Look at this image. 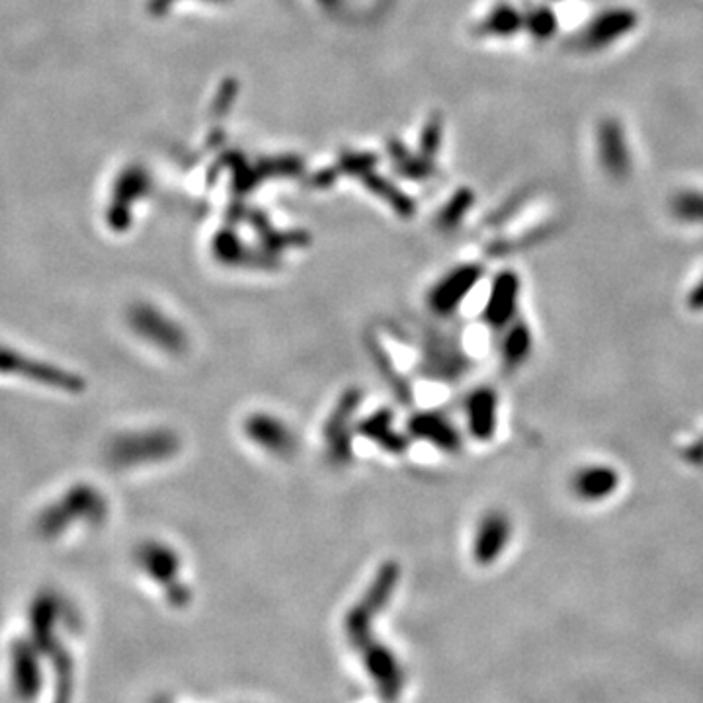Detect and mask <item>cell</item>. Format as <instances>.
Returning <instances> with one entry per match:
<instances>
[{"instance_id":"e0dca14e","label":"cell","mask_w":703,"mask_h":703,"mask_svg":"<svg viewBox=\"0 0 703 703\" xmlns=\"http://www.w3.org/2000/svg\"><path fill=\"white\" fill-rule=\"evenodd\" d=\"M633 22L635 19L628 10L602 14L601 19L594 20L589 29L584 32V46L589 49H601V47L608 46L611 41L621 38L623 34H628Z\"/></svg>"},{"instance_id":"277c9868","label":"cell","mask_w":703,"mask_h":703,"mask_svg":"<svg viewBox=\"0 0 703 703\" xmlns=\"http://www.w3.org/2000/svg\"><path fill=\"white\" fill-rule=\"evenodd\" d=\"M108 505L102 493L98 488L88 487V485H78L71 488L65 497L59 498L53 507L47 508L39 528L46 535H59L61 530H66L69 525L75 522H100L106 518Z\"/></svg>"},{"instance_id":"9c48e42d","label":"cell","mask_w":703,"mask_h":703,"mask_svg":"<svg viewBox=\"0 0 703 703\" xmlns=\"http://www.w3.org/2000/svg\"><path fill=\"white\" fill-rule=\"evenodd\" d=\"M500 416V399L490 385L473 387L463 399V422L469 438L478 444L495 440Z\"/></svg>"},{"instance_id":"8fae6325","label":"cell","mask_w":703,"mask_h":703,"mask_svg":"<svg viewBox=\"0 0 703 703\" xmlns=\"http://www.w3.org/2000/svg\"><path fill=\"white\" fill-rule=\"evenodd\" d=\"M357 436L374 444L377 450L384 451L387 456H393V458L404 456L411 446L409 434L399 431V426L395 422V413L387 407H379V409H374L372 413L360 416Z\"/></svg>"},{"instance_id":"2e32d148","label":"cell","mask_w":703,"mask_h":703,"mask_svg":"<svg viewBox=\"0 0 703 703\" xmlns=\"http://www.w3.org/2000/svg\"><path fill=\"white\" fill-rule=\"evenodd\" d=\"M500 347L498 356L502 360V366L507 369H518L524 366L525 362L534 352V332L525 325L524 320L510 323L505 330H500Z\"/></svg>"},{"instance_id":"30bf717a","label":"cell","mask_w":703,"mask_h":703,"mask_svg":"<svg viewBox=\"0 0 703 703\" xmlns=\"http://www.w3.org/2000/svg\"><path fill=\"white\" fill-rule=\"evenodd\" d=\"M520 290H522V283L518 274L512 270H502L493 278L487 301L483 305V315H481L488 328L500 332L510 323H514L520 310Z\"/></svg>"},{"instance_id":"5b68a950","label":"cell","mask_w":703,"mask_h":703,"mask_svg":"<svg viewBox=\"0 0 703 703\" xmlns=\"http://www.w3.org/2000/svg\"><path fill=\"white\" fill-rule=\"evenodd\" d=\"M241 431L244 440L274 460H291L300 450L298 432L280 414L253 411L244 416Z\"/></svg>"},{"instance_id":"d6986e66","label":"cell","mask_w":703,"mask_h":703,"mask_svg":"<svg viewBox=\"0 0 703 703\" xmlns=\"http://www.w3.org/2000/svg\"><path fill=\"white\" fill-rule=\"evenodd\" d=\"M675 214L688 223L703 226V192H684L675 199Z\"/></svg>"},{"instance_id":"7a4b0ae2","label":"cell","mask_w":703,"mask_h":703,"mask_svg":"<svg viewBox=\"0 0 703 703\" xmlns=\"http://www.w3.org/2000/svg\"><path fill=\"white\" fill-rule=\"evenodd\" d=\"M364 393L357 387L344 389L323 424V450L327 460L342 468L354 460V438L357 434L360 409Z\"/></svg>"},{"instance_id":"ffe728a7","label":"cell","mask_w":703,"mask_h":703,"mask_svg":"<svg viewBox=\"0 0 703 703\" xmlns=\"http://www.w3.org/2000/svg\"><path fill=\"white\" fill-rule=\"evenodd\" d=\"M688 307L692 311L703 310V278L695 283L694 290L688 295Z\"/></svg>"},{"instance_id":"ac0fdd59","label":"cell","mask_w":703,"mask_h":703,"mask_svg":"<svg viewBox=\"0 0 703 703\" xmlns=\"http://www.w3.org/2000/svg\"><path fill=\"white\" fill-rule=\"evenodd\" d=\"M601 155L606 169L623 174L628 170V145L623 143V132L618 123H604L601 133Z\"/></svg>"},{"instance_id":"ba28073f","label":"cell","mask_w":703,"mask_h":703,"mask_svg":"<svg viewBox=\"0 0 703 703\" xmlns=\"http://www.w3.org/2000/svg\"><path fill=\"white\" fill-rule=\"evenodd\" d=\"M407 434L411 441H424L434 450L456 456L463 448V432L450 414L440 409H424L407 422Z\"/></svg>"},{"instance_id":"5bb4252c","label":"cell","mask_w":703,"mask_h":703,"mask_svg":"<svg viewBox=\"0 0 703 703\" xmlns=\"http://www.w3.org/2000/svg\"><path fill=\"white\" fill-rule=\"evenodd\" d=\"M471 360V357H469ZM469 360L456 342L446 340V338H436L432 340L426 348V360H424V369L428 372V377L434 379H460L461 374H465L469 366Z\"/></svg>"},{"instance_id":"8992f818","label":"cell","mask_w":703,"mask_h":703,"mask_svg":"<svg viewBox=\"0 0 703 703\" xmlns=\"http://www.w3.org/2000/svg\"><path fill=\"white\" fill-rule=\"evenodd\" d=\"M483 266L481 264H460L451 268L432 283L426 293V307L438 319H450L463 307L469 295L477 290L483 280Z\"/></svg>"},{"instance_id":"52a82bcc","label":"cell","mask_w":703,"mask_h":703,"mask_svg":"<svg viewBox=\"0 0 703 703\" xmlns=\"http://www.w3.org/2000/svg\"><path fill=\"white\" fill-rule=\"evenodd\" d=\"M514 537L512 518L500 508H490L483 512L471 535V555L481 567L497 562L507 554Z\"/></svg>"},{"instance_id":"9a60e30c","label":"cell","mask_w":703,"mask_h":703,"mask_svg":"<svg viewBox=\"0 0 703 703\" xmlns=\"http://www.w3.org/2000/svg\"><path fill=\"white\" fill-rule=\"evenodd\" d=\"M137 561L145 571L157 577L160 581H177L180 572V555L174 545L160 542V540H147L137 545Z\"/></svg>"},{"instance_id":"7c38bea8","label":"cell","mask_w":703,"mask_h":703,"mask_svg":"<svg viewBox=\"0 0 703 703\" xmlns=\"http://www.w3.org/2000/svg\"><path fill=\"white\" fill-rule=\"evenodd\" d=\"M0 374L20 375L29 381L49 385L57 389H69V391L81 389V379H76L73 374H66L65 369L41 364L34 357L24 356L20 352L2 347H0Z\"/></svg>"},{"instance_id":"3957f363","label":"cell","mask_w":703,"mask_h":703,"mask_svg":"<svg viewBox=\"0 0 703 703\" xmlns=\"http://www.w3.org/2000/svg\"><path fill=\"white\" fill-rule=\"evenodd\" d=\"M128 325L133 332L157 348L162 354L180 356L187 350V332L180 320L149 301H140L128 311Z\"/></svg>"},{"instance_id":"4fadbf2b","label":"cell","mask_w":703,"mask_h":703,"mask_svg":"<svg viewBox=\"0 0 703 703\" xmlns=\"http://www.w3.org/2000/svg\"><path fill=\"white\" fill-rule=\"evenodd\" d=\"M619 481V473L611 465L592 463L574 471L571 488L582 502H604L618 493Z\"/></svg>"},{"instance_id":"6da1fadb","label":"cell","mask_w":703,"mask_h":703,"mask_svg":"<svg viewBox=\"0 0 703 703\" xmlns=\"http://www.w3.org/2000/svg\"><path fill=\"white\" fill-rule=\"evenodd\" d=\"M182 440L179 432L165 426L122 432L108 448V460L113 468L133 469L165 463L179 456Z\"/></svg>"}]
</instances>
